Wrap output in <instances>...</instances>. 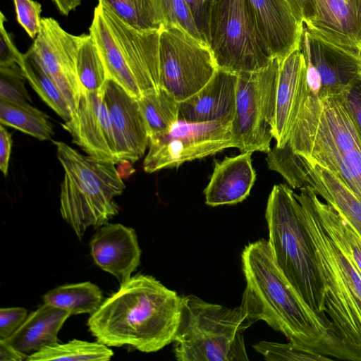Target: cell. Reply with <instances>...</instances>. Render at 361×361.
I'll use <instances>...</instances> for the list:
<instances>
[{"mask_svg":"<svg viewBox=\"0 0 361 361\" xmlns=\"http://www.w3.org/2000/svg\"><path fill=\"white\" fill-rule=\"evenodd\" d=\"M246 286L240 305L253 323L262 320L309 351L361 361V348L345 340L325 314L312 309L277 265L268 240L247 245L241 255Z\"/></svg>","mask_w":361,"mask_h":361,"instance_id":"obj_1","label":"cell"},{"mask_svg":"<svg viewBox=\"0 0 361 361\" xmlns=\"http://www.w3.org/2000/svg\"><path fill=\"white\" fill-rule=\"evenodd\" d=\"M181 309L182 296L140 274L121 283L87 324L97 341L109 347L130 345L152 353L173 342Z\"/></svg>","mask_w":361,"mask_h":361,"instance_id":"obj_2","label":"cell"},{"mask_svg":"<svg viewBox=\"0 0 361 361\" xmlns=\"http://www.w3.org/2000/svg\"><path fill=\"white\" fill-rule=\"evenodd\" d=\"M286 144L329 170L361 199V140L356 126L341 95L319 96L307 74Z\"/></svg>","mask_w":361,"mask_h":361,"instance_id":"obj_3","label":"cell"},{"mask_svg":"<svg viewBox=\"0 0 361 361\" xmlns=\"http://www.w3.org/2000/svg\"><path fill=\"white\" fill-rule=\"evenodd\" d=\"M53 143L64 171L60 212L81 240L87 228L102 226L118 214L115 197L126 185L116 163L83 155L61 141Z\"/></svg>","mask_w":361,"mask_h":361,"instance_id":"obj_4","label":"cell"},{"mask_svg":"<svg viewBox=\"0 0 361 361\" xmlns=\"http://www.w3.org/2000/svg\"><path fill=\"white\" fill-rule=\"evenodd\" d=\"M265 218L274 258L290 284L317 312L325 314V294L309 235L295 192L275 185L268 198Z\"/></svg>","mask_w":361,"mask_h":361,"instance_id":"obj_5","label":"cell"},{"mask_svg":"<svg viewBox=\"0 0 361 361\" xmlns=\"http://www.w3.org/2000/svg\"><path fill=\"white\" fill-rule=\"evenodd\" d=\"M295 195L323 283L326 312L340 335L361 348V272L325 231L306 189Z\"/></svg>","mask_w":361,"mask_h":361,"instance_id":"obj_6","label":"cell"},{"mask_svg":"<svg viewBox=\"0 0 361 361\" xmlns=\"http://www.w3.org/2000/svg\"><path fill=\"white\" fill-rule=\"evenodd\" d=\"M254 323L240 305L229 308L195 295L182 296L173 341L178 361H247L244 332Z\"/></svg>","mask_w":361,"mask_h":361,"instance_id":"obj_7","label":"cell"},{"mask_svg":"<svg viewBox=\"0 0 361 361\" xmlns=\"http://www.w3.org/2000/svg\"><path fill=\"white\" fill-rule=\"evenodd\" d=\"M208 44L217 68L255 72L274 58L258 29L249 0H210Z\"/></svg>","mask_w":361,"mask_h":361,"instance_id":"obj_8","label":"cell"},{"mask_svg":"<svg viewBox=\"0 0 361 361\" xmlns=\"http://www.w3.org/2000/svg\"><path fill=\"white\" fill-rule=\"evenodd\" d=\"M279 66L274 57L262 70L238 74L231 131L241 152L271 149Z\"/></svg>","mask_w":361,"mask_h":361,"instance_id":"obj_9","label":"cell"},{"mask_svg":"<svg viewBox=\"0 0 361 361\" xmlns=\"http://www.w3.org/2000/svg\"><path fill=\"white\" fill-rule=\"evenodd\" d=\"M218 68L208 44L176 25L159 30L160 87L178 102L204 87Z\"/></svg>","mask_w":361,"mask_h":361,"instance_id":"obj_10","label":"cell"},{"mask_svg":"<svg viewBox=\"0 0 361 361\" xmlns=\"http://www.w3.org/2000/svg\"><path fill=\"white\" fill-rule=\"evenodd\" d=\"M229 120L209 123L178 122L167 133L149 137L143 161L145 172L178 167L195 159L237 148Z\"/></svg>","mask_w":361,"mask_h":361,"instance_id":"obj_11","label":"cell"},{"mask_svg":"<svg viewBox=\"0 0 361 361\" xmlns=\"http://www.w3.org/2000/svg\"><path fill=\"white\" fill-rule=\"evenodd\" d=\"M268 168L293 188H308L332 207L361 238V199L329 170L310 162L286 144L267 153Z\"/></svg>","mask_w":361,"mask_h":361,"instance_id":"obj_12","label":"cell"},{"mask_svg":"<svg viewBox=\"0 0 361 361\" xmlns=\"http://www.w3.org/2000/svg\"><path fill=\"white\" fill-rule=\"evenodd\" d=\"M82 37L68 33L52 18H42L40 30L30 48L63 93L72 116L82 91L76 69Z\"/></svg>","mask_w":361,"mask_h":361,"instance_id":"obj_13","label":"cell"},{"mask_svg":"<svg viewBox=\"0 0 361 361\" xmlns=\"http://www.w3.org/2000/svg\"><path fill=\"white\" fill-rule=\"evenodd\" d=\"M104 94V89L97 92L82 90L75 114L62 126L72 136L73 142L87 155L119 164Z\"/></svg>","mask_w":361,"mask_h":361,"instance_id":"obj_14","label":"cell"},{"mask_svg":"<svg viewBox=\"0 0 361 361\" xmlns=\"http://www.w3.org/2000/svg\"><path fill=\"white\" fill-rule=\"evenodd\" d=\"M100 4L104 18L142 95L160 87L159 30H139Z\"/></svg>","mask_w":361,"mask_h":361,"instance_id":"obj_15","label":"cell"},{"mask_svg":"<svg viewBox=\"0 0 361 361\" xmlns=\"http://www.w3.org/2000/svg\"><path fill=\"white\" fill-rule=\"evenodd\" d=\"M300 49L307 69L318 78L320 97L341 94L360 76L361 59L312 35L305 26Z\"/></svg>","mask_w":361,"mask_h":361,"instance_id":"obj_16","label":"cell"},{"mask_svg":"<svg viewBox=\"0 0 361 361\" xmlns=\"http://www.w3.org/2000/svg\"><path fill=\"white\" fill-rule=\"evenodd\" d=\"M104 97L120 162L135 163L145 154L149 141L138 99L110 79L105 85Z\"/></svg>","mask_w":361,"mask_h":361,"instance_id":"obj_17","label":"cell"},{"mask_svg":"<svg viewBox=\"0 0 361 361\" xmlns=\"http://www.w3.org/2000/svg\"><path fill=\"white\" fill-rule=\"evenodd\" d=\"M304 26L361 59V0H316L313 16Z\"/></svg>","mask_w":361,"mask_h":361,"instance_id":"obj_18","label":"cell"},{"mask_svg":"<svg viewBox=\"0 0 361 361\" xmlns=\"http://www.w3.org/2000/svg\"><path fill=\"white\" fill-rule=\"evenodd\" d=\"M90 252L95 264L123 283L140 263L135 231L121 224H106L92 236Z\"/></svg>","mask_w":361,"mask_h":361,"instance_id":"obj_19","label":"cell"},{"mask_svg":"<svg viewBox=\"0 0 361 361\" xmlns=\"http://www.w3.org/2000/svg\"><path fill=\"white\" fill-rule=\"evenodd\" d=\"M237 82V74L218 68L204 87L180 102L179 121L194 123L232 121Z\"/></svg>","mask_w":361,"mask_h":361,"instance_id":"obj_20","label":"cell"},{"mask_svg":"<svg viewBox=\"0 0 361 361\" xmlns=\"http://www.w3.org/2000/svg\"><path fill=\"white\" fill-rule=\"evenodd\" d=\"M258 29L273 56L282 61L300 49L304 24L287 0H249Z\"/></svg>","mask_w":361,"mask_h":361,"instance_id":"obj_21","label":"cell"},{"mask_svg":"<svg viewBox=\"0 0 361 361\" xmlns=\"http://www.w3.org/2000/svg\"><path fill=\"white\" fill-rule=\"evenodd\" d=\"M307 74V63L300 49L280 62L273 123L276 147H282L288 141Z\"/></svg>","mask_w":361,"mask_h":361,"instance_id":"obj_22","label":"cell"},{"mask_svg":"<svg viewBox=\"0 0 361 361\" xmlns=\"http://www.w3.org/2000/svg\"><path fill=\"white\" fill-rule=\"evenodd\" d=\"M252 152L241 154L218 161L204 190L205 203L212 207L235 204L246 199L256 180Z\"/></svg>","mask_w":361,"mask_h":361,"instance_id":"obj_23","label":"cell"},{"mask_svg":"<svg viewBox=\"0 0 361 361\" xmlns=\"http://www.w3.org/2000/svg\"><path fill=\"white\" fill-rule=\"evenodd\" d=\"M71 314L44 303L29 314L21 326L5 341L29 356L58 343V334Z\"/></svg>","mask_w":361,"mask_h":361,"instance_id":"obj_24","label":"cell"},{"mask_svg":"<svg viewBox=\"0 0 361 361\" xmlns=\"http://www.w3.org/2000/svg\"><path fill=\"white\" fill-rule=\"evenodd\" d=\"M90 34L96 42L109 79L118 84L133 97L139 99L142 93L132 72L121 54L116 40L104 17L99 4L94 11Z\"/></svg>","mask_w":361,"mask_h":361,"instance_id":"obj_25","label":"cell"},{"mask_svg":"<svg viewBox=\"0 0 361 361\" xmlns=\"http://www.w3.org/2000/svg\"><path fill=\"white\" fill-rule=\"evenodd\" d=\"M325 231L361 272V238L329 204L311 189L305 188Z\"/></svg>","mask_w":361,"mask_h":361,"instance_id":"obj_26","label":"cell"},{"mask_svg":"<svg viewBox=\"0 0 361 361\" xmlns=\"http://www.w3.org/2000/svg\"><path fill=\"white\" fill-rule=\"evenodd\" d=\"M102 293L95 284L87 281L57 286L43 296L44 303L72 314L94 313L103 302Z\"/></svg>","mask_w":361,"mask_h":361,"instance_id":"obj_27","label":"cell"},{"mask_svg":"<svg viewBox=\"0 0 361 361\" xmlns=\"http://www.w3.org/2000/svg\"><path fill=\"white\" fill-rule=\"evenodd\" d=\"M138 102L149 137L169 132L179 121L180 102L161 87L142 94Z\"/></svg>","mask_w":361,"mask_h":361,"instance_id":"obj_28","label":"cell"},{"mask_svg":"<svg viewBox=\"0 0 361 361\" xmlns=\"http://www.w3.org/2000/svg\"><path fill=\"white\" fill-rule=\"evenodd\" d=\"M20 68L39 97L65 122L69 121L72 112L65 97L30 49L24 54Z\"/></svg>","mask_w":361,"mask_h":361,"instance_id":"obj_29","label":"cell"},{"mask_svg":"<svg viewBox=\"0 0 361 361\" xmlns=\"http://www.w3.org/2000/svg\"><path fill=\"white\" fill-rule=\"evenodd\" d=\"M0 122L42 141L51 140L54 135L49 116L32 104L0 99Z\"/></svg>","mask_w":361,"mask_h":361,"instance_id":"obj_30","label":"cell"},{"mask_svg":"<svg viewBox=\"0 0 361 361\" xmlns=\"http://www.w3.org/2000/svg\"><path fill=\"white\" fill-rule=\"evenodd\" d=\"M76 69L82 91L97 92L104 89L109 78L96 42L90 34L82 35L77 54Z\"/></svg>","mask_w":361,"mask_h":361,"instance_id":"obj_31","label":"cell"},{"mask_svg":"<svg viewBox=\"0 0 361 361\" xmlns=\"http://www.w3.org/2000/svg\"><path fill=\"white\" fill-rule=\"evenodd\" d=\"M99 342L73 339L68 343L47 347L27 357V361L48 360H109L114 352Z\"/></svg>","mask_w":361,"mask_h":361,"instance_id":"obj_32","label":"cell"},{"mask_svg":"<svg viewBox=\"0 0 361 361\" xmlns=\"http://www.w3.org/2000/svg\"><path fill=\"white\" fill-rule=\"evenodd\" d=\"M124 23L139 30H159L162 19L155 0H98Z\"/></svg>","mask_w":361,"mask_h":361,"instance_id":"obj_33","label":"cell"},{"mask_svg":"<svg viewBox=\"0 0 361 361\" xmlns=\"http://www.w3.org/2000/svg\"><path fill=\"white\" fill-rule=\"evenodd\" d=\"M254 349L264 356V360L283 361H325L331 357L304 349L291 342L280 343L261 341L253 345Z\"/></svg>","mask_w":361,"mask_h":361,"instance_id":"obj_34","label":"cell"},{"mask_svg":"<svg viewBox=\"0 0 361 361\" xmlns=\"http://www.w3.org/2000/svg\"><path fill=\"white\" fill-rule=\"evenodd\" d=\"M155 1L162 19V25L179 26L198 40L205 42L185 0H155Z\"/></svg>","mask_w":361,"mask_h":361,"instance_id":"obj_35","label":"cell"},{"mask_svg":"<svg viewBox=\"0 0 361 361\" xmlns=\"http://www.w3.org/2000/svg\"><path fill=\"white\" fill-rule=\"evenodd\" d=\"M26 80L18 65L0 67V99L22 104H32L25 87Z\"/></svg>","mask_w":361,"mask_h":361,"instance_id":"obj_36","label":"cell"},{"mask_svg":"<svg viewBox=\"0 0 361 361\" xmlns=\"http://www.w3.org/2000/svg\"><path fill=\"white\" fill-rule=\"evenodd\" d=\"M18 23L35 39L42 25V6L34 0H13Z\"/></svg>","mask_w":361,"mask_h":361,"instance_id":"obj_37","label":"cell"},{"mask_svg":"<svg viewBox=\"0 0 361 361\" xmlns=\"http://www.w3.org/2000/svg\"><path fill=\"white\" fill-rule=\"evenodd\" d=\"M6 18L0 12V67H8L13 65L20 66L24 54L18 51L11 37V35L6 29L4 23Z\"/></svg>","mask_w":361,"mask_h":361,"instance_id":"obj_38","label":"cell"},{"mask_svg":"<svg viewBox=\"0 0 361 361\" xmlns=\"http://www.w3.org/2000/svg\"><path fill=\"white\" fill-rule=\"evenodd\" d=\"M27 310L23 307H6L0 309V339L11 336L24 322Z\"/></svg>","mask_w":361,"mask_h":361,"instance_id":"obj_39","label":"cell"},{"mask_svg":"<svg viewBox=\"0 0 361 361\" xmlns=\"http://www.w3.org/2000/svg\"><path fill=\"white\" fill-rule=\"evenodd\" d=\"M341 95L361 140V73L357 80Z\"/></svg>","mask_w":361,"mask_h":361,"instance_id":"obj_40","label":"cell"},{"mask_svg":"<svg viewBox=\"0 0 361 361\" xmlns=\"http://www.w3.org/2000/svg\"><path fill=\"white\" fill-rule=\"evenodd\" d=\"M193 16L196 25L204 39L208 44L209 4L204 0H185Z\"/></svg>","mask_w":361,"mask_h":361,"instance_id":"obj_41","label":"cell"},{"mask_svg":"<svg viewBox=\"0 0 361 361\" xmlns=\"http://www.w3.org/2000/svg\"><path fill=\"white\" fill-rule=\"evenodd\" d=\"M12 147L11 134L4 125L0 126V169L4 176L8 174Z\"/></svg>","mask_w":361,"mask_h":361,"instance_id":"obj_42","label":"cell"},{"mask_svg":"<svg viewBox=\"0 0 361 361\" xmlns=\"http://www.w3.org/2000/svg\"><path fill=\"white\" fill-rule=\"evenodd\" d=\"M27 356L22 354L5 340L0 339V360L1 361H22Z\"/></svg>","mask_w":361,"mask_h":361,"instance_id":"obj_43","label":"cell"},{"mask_svg":"<svg viewBox=\"0 0 361 361\" xmlns=\"http://www.w3.org/2000/svg\"><path fill=\"white\" fill-rule=\"evenodd\" d=\"M58 10L64 16L80 6L81 0H52Z\"/></svg>","mask_w":361,"mask_h":361,"instance_id":"obj_44","label":"cell"},{"mask_svg":"<svg viewBox=\"0 0 361 361\" xmlns=\"http://www.w3.org/2000/svg\"><path fill=\"white\" fill-rule=\"evenodd\" d=\"M316 0H300L303 23L307 22L313 16Z\"/></svg>","mask_w":361,"mask_h":361,"instance_id":"obj_45","label":"cell"},{"mask_svg":"<svg viewBox=\"0 0 361 361\" xmlns=\"http://www.w3.org/2000/svg\"><path fill=\"white\" fill-rule=\"evenodd\" d=\"M287 1L288 2L296 18L299 22L303 23V15L300 0H287Z\"/></svg>","mask_w":361,"mask_h":361,"instance_id":"obj_46","label":"cell"},{"mask_svg":"<svg viewBox=\"0 0 361 361\" xmlns=\"http://www.w3.org/2000/svg\"><path fill=\"white\" fill-rule=\"evenodd\" d=\"M207 3L209 4L210 0H204Z\"/></svg>","mask_w":361,"mask_h":361,"instance_id":"obj_47","label":"cell"}]
</instances>
